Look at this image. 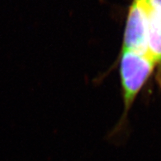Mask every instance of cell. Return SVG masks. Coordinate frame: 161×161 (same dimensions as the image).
<instances>
[{
    "label": "cell",
    "mask_w": 161,
    "mask_h": 161,
    "mask_svg": "<svg viewBox=\"0 0 161 161\" xmlns=\"http://www.w3.org/2000/svg\"><path fill=\"white\" fill-rule=\"evenodd\" d=\"M147 5L149 13L161 20V0H148Z\"/></svg>",
    "instance_id": "4"
},
{
    "label": "cell",
    "mask_w": 161,
    "mask_h": 161,
    "mask_svg": "<svg viewBox=\"0 0 161 161\" xmlns=\"http://www.w3.org/2000/svg\"><path fill=\"white\" fill-rule=\"evenodd\" d=\"M156 65L148 54L122 49L120 58V77L123 88L125 113L151 76Z\"/></svg>",
    "instance_id": "1"
},
{
    "label": "cell",
    "mask_w": 161,
    "mask_h": 161,
    "mask_svg": "<svg viewBox=\"0 0 161 161\" xmlns=\"http://www.w3.org/2000/svg\"><path fill=\"white\" fill-rule=\"evenodd\" d=\"M147 54L156 64L161 63V20L151 15L149 11Z\"/></svg>",
    "instance_id": "3"
},
{
    "label": "cell",
    "mask_w": 161,
    "mask_h": 161,
    "mask_svg": "<svg viewBox=\"0 0 161 161\" xmlns=\"http://www.w3.org/2000/svg\"><path fill=\"white\" fill-rule=\"evenodd\" d=\"M147 0H133L130 6L123 36V49L147 54Z\"/></svg>",
    "instance_id": "2"
}]
</instances>
